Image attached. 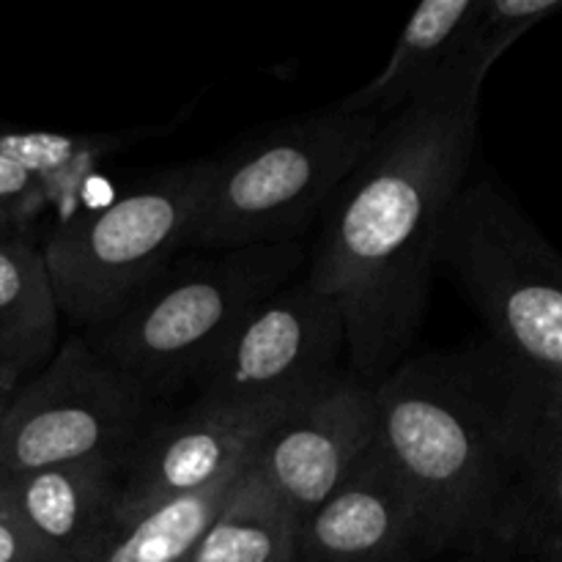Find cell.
<instances>
[{
	"instance_id": "6da1fadb",
	"label": "cell",
	"mask_w": 562,
	"mask_h": 562,
	"mask_svg": "<svg viewBox=\"0 0 562 562\" xmlns=\"http://www.w3.org/2000/svg\"><path fill=\"white\" fill-rule=\"evenodd\" d=\"M481 91L434 82L379 124L327 206L311 280L346 324V368L379 384L409 357L426 316L445 212L464 187Z\"/></svg>"
},
{
	"instance_id": "7a4b0ae2",
	"label": "cell",
	"mask_w": 562,
	"mask_h": 562,
	"mask_svg": "<svg viewBox=\"0 0 562 562\" xmlns=\"http://www.w3.org/2000/svg\"><path fill=\"white\" fill-rule=\"evenodd\" d=\"M379 442L423 516L426 554L499 547L549 406L492 340L406 357L376 384Z\"/></svg>"
},
{
	"instance_id": "3957f363",
	"label": "cell",
	"mask_w": 562,
	"mask_h": 562,
	"mask_svg": "<svg viewBox=\"0 0 562 562\" xmlns=\"http://www.w3.org/2000/svg\"><path fill=\"white\" fill-rule=\"evenodd\" d=\"M442 267L492 344L538 382L549 415L562 417V256L492 181L461 187L437 239Z\"/></svg>"
},
{
	"instance_id": "277c9868",
	"label": "cell",
	"mask_w": 562,
	"mask_h": 562,
	"mask_svg": "<svg viewBox=\"0 0 562 562\" xmlns=\"http://www.w3.org/2000/svg\"><path fill=\"white\" fill-rule=\"evenodd\" d=\"M302 261V241L173 261L126 311L82 338L162 401L195 384L236 324L289 285Z\"/></svg>"
},
{
	"instance_id": "5b68a950",
	"label": "cell",
	"mask_w": 562,
	"mask_h": 562,
	"mask_svg": "<svg viewBox=\"0 0 562 562\" xmlns=\"http://www.w3.org/2000/svg\"><path fill=\"white\" fill-rule=\"evenodd\" d=\"M379 124L376 115L333 104L214 159L190 247L223 252L300 241L366 157Z\"/></svg>"
},
{
	"instance_id": "8992f818",
	"label": "cell",
	"mask_w": 562,
	"mask_h": 562,
	"mask_svg": "<svg viewBox=\"0 0 562 562\" xmlns=\"http://www.w3.org/2000/svg\"><path fill=\"white\" fill-rule=\"evenodd\" d=\"M212 165L198 159L162 170L97 212L55 223L38 245L60 316L88 333L157 283L190 247Z\"/></svg>"
},
{
	"instance_id": "52a82bcc",
	"label": "cell",
	"mask_w": 562,
	"mask_h": 562,
	"mask_svg": "<svg viewBox=\"0 0 562 562\" xmlns=\"http://www.w3.org/2000/svg\"><path fill=\"white\" fill-rule=\"evenodd\" d=\"M159 420V401L75 335L5 404L0 477L91 459L130 461Z\"/></svg>"
},
{
	"instance_id": "ba28073f",
	"label": "cell",
	"mask_w": 562,
	"mask_h": 562,
	"mask_svg": "<svg viewBox=\"0 0 562 562\" xmlns=\"http://www.w3.org/2000/svg\"><path fill=\"white\" fill-rule=\"evenodd\" d=\"M344 357L346 324L338 305L307 278L296 280L236 324L198 373V398H300L344 373L338 368Z\"/></svg>"
},
{
	"instance_id": "9c48e42d",
	"label": "cell",
	"mask_w": 562,
	"mask_h": 562,
	"mask_svg": "<svg viewBox=\"0 0 562 562\" xmlns=\"http://www.w3.org/2000/svg\"><path fill=\"white\" fill-rule=\"evenodd\" d=\"M307 395L280 401L195 398L181 415L162 417L126 461L115 510L119 530L157 505L203 492L250 467L269 434Z\"/></svg>"
},
{
	"instance_id": "30bf717a",
	"label": "cell",
	"mask_w": 562,
	"mask_h": 562,
	"mask_svg": "<svg viewBox=\"0 0 562 562\" xmlns=\"http://www.w3.org/2000/svg\"><path fill=\"white\" fill-rule=\"evenodd\" d=\"M376 439V384L344 371L280 420L252 459V470L302 521L344 483Z\"/></svg>"
},
{
	"instance_id": "8fae6325",
	"label": "cell",
	"mask_w": 562,
	"mask_h": 562,
	"mask_svg": "<svg viewBox=\"0 0 562 562\" xmlns=\"http://www.w3.org/2000/svg\"><path fill=\"white\" fill-rule=\"evenodd\" d=\"M417 552H426L420 508L379 439L296 525V562H406Z\"/></svg>"
},
{
	"instance_id": "7c38bea8",
	"label": "cell",
	"mask_w": 562,
	"mask_h": 562,
	"mask_svg": "<svg viewBox=\"0 0 562 562\" xmlns=\"http://www.w3.org/2000/svg\"><path fill=\"white\" fill-rule=\"evenodd\" d=\"M126 461L91 459L0 477L11 508L47 554L93 562L119 532L121 483Z\"/></svg>"
},
{
	"instance_id": "4fadbf2b",
	"label": "cell",
	"mask_w": 562,
	"mask_h": 562,
	"mask_svg": "<svg viewBox=\"0 0 562 562\" xmlns=\"http://www.w3.org/2000/svg\"><path fill=\"white\" fill-rule=\"evenodd\" d=\"M60 346V311L33 236L0 234V395L11 398Z\"/></svg>"
},
{
	"instance_id": "5bb4252c",
	"label": "cell",
	"mask_w": 562,
	"mask_h": 562,
	"mask_svg": "<svg viewBox=\"0 0 562 562\" xmlns=\"http://www.w3.org/2000/svg\"><path fill=\"white\" fill-rule=\"evenodd\" d=\"M472 5L475 0H426L409 16V25L395 42L384 69L340 99L338 108L346 113L387 119L434 82H459L453 77V58Z\"/></svg>"
},
{
	"instance_id": "9a60e30c",
	"label": "cell",
	"mask_w": 562,
	"mask_h": 562,
	"mask_svg": "<svg viewBox=\"0 0 562 562\" xmlns=\"http://www.w3.org/2000/svg\"><path fill=\"white\" fill-rule=\"evenodd\" d=\"M296 525L250 464L187 562H296Z\"/></svg>"
},
{
	"instance_id": "2e32d148",
	"label": "cell",
	"mask_w": 562,
	"mask_h": 562,
	"mask_svg": "<svg viewBox=\"0 0 562 562\" xmlns=\"http://www.w3.org/2000/svg\"><path fill=\"white\" fill-rule=\"evenodd\" d=\"M130 137L121 135H60V132L0 130V154L14 159L36 179L47 209L58 220L75 214L82 190L97 173L99 162L124 148Z\"/></svg>"
},
{
	"instance_id": "e0dca14e",
	"label": "cell",
	"mask_w": 562,
	"mask_h": 562,
	"mask_svg": "<svg viewBox=\"0 0 562 562\" xmlns=\"http://www.w3.org/2000/svg\"><path fill=\"white\" fill-rule=\"evenodd\" d=\"M499 547L527 558L562 547V417L547 415L538 428Z\"/></svg>"
},
{
	"instance_id": "ac0fdd59",
	"label": "cell",
	"mask_w": 562,
	"mask_h": 562,
	"mask_svg": "<svg viewBox=\"0 0 562 562\" xmlns=\"http://www.w3.org/2000/svg\"><path fill=\"white\" fill-rule=\"evenodd\" d=\"M241 472L203 488V492L157 505L146 516L132 521L130 527L115 532L113 541L97 554L93 562H187L214 516L234 494Z\"/></svg>"
},
{
	"instance_id": "d6986e66",
	"label": "cell",
	"mask_w": 562,
	"mask_h": 562,
	"mask_svg": "<svg viewBox=\"0 0 562 562\" xmlns=\"http://www.w3.org/2000/svg\"><path fill=\"white\" fill-rule=\"evenodd\" d=\"M558 14H562V0H475L456 47L453 77L481 91L499 55Z\"/></svg>"
},
{
	"instance_id": "ffe728a7",
	"label": "cell",
	"mask_w": 562,
	"mask_h": 562,
	"mask_svg": "<svg viewBox=\"0 0 562 562\" xmlns=\"http://www.w3.org/2000/svg\"><path fill=\"white\" fill-rule=\"evenodd\" d=\"M47 209L36 179L0 154V234L33 236V225ZM36 239V236H33Z\"/></svg>"
},
{
	"instance_id": "44dd1931",
	"label": "cell",
	"mask_w": 562,
	"mask_h": 562,
	"mask_svg": "<svg viewBox=\"0 0 562 562\" xmlns=\"http://www.w3.org/2000/svg\"><path fill=\"white\" fill-rule=\"evenodd\" d=\"M53 558L36 543V538L25 530L20 516L11 508V499L0 481V562H42Z\"/></svg>"
},
{
	"instance_id": "7402d4cb",
	"label": "cell",
	"mask_w": 562,
	"mask_h": 562,
	"mask_svg": "<svg viewBox=\"0 0 562 562\" xmlns=\"http://www.w3.org/2000/svg\"><path fill=\"white\" fill-rule=\"evenodd\" d=\"M527 562H562V547L552 549V552L536 554V558H527Z\"/></svg>"
},
{
	"instance_id": "603a6c76",
	"label": "cell",
	"mask_w": 562,
	"mask_h": 562,
	"mask_svg": "<svg viewBox=\"0 0 562 562\" xmlns=\"http://www.w3.org/2000/svg\"><path fill=\"white\" fill-rule=\"evenodd\" d=\"M5 404H9V398H5V395H0V420H3V412H5Z\"/></svg>"
},
{
	"instance_id": "cb8c5ba5",
	"label": "cell",
	"mask_w": 562,
	"mask_h": 562,
	"mask_svg": "<svg viewBox=\"0 0 562 562\" xmlns=\"http://www.w3.org/2000/svg\"><path fill=\"white\" fill-rule=\"evenodd\" d=\"M42 562H71V560H60V558H47V560H42Z\"/></svg>"
},
{
	"instance_id": "d4e9b609",
	"label": "cell",
	"mask_w": 562,
	"mask_h": 562,
	"mask_svg": "<svg viewBox=\"0 0 562 562\" xmlns=\"http://www.w3.org/2000/svg\"><path fill=\"white\" fill-rule=\"evenodd\" d=\"M459 562H486V560H477V558H464V560H459Z\"/></svg>"
}]
</instances>
